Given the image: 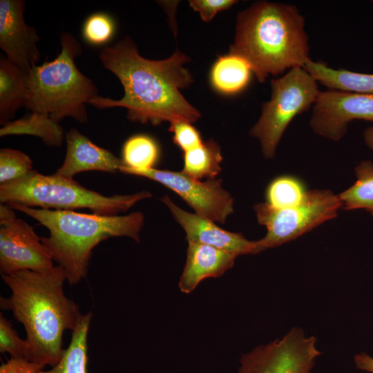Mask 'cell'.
Wrapping results in <instances>:
<instances>
[{
	"instance_id": "obj_11",
	"label": "cell",
	"mask_w": 373,
	"mask_h": 373,
	"mask_svg": "<svg viewBox=\"0 0 373 373\" xmlns=\"http://www.w3.org/2000/svg\"><path fill=\"white\" fill-rule=\"evenodd\" d=\"M356 119L373 122V95L329 89L320 91L309 125L316 134L338 141Z\"/></svg>"
},
{
	"instance_id": "obj_10",
	"label": "cell",
	"mask_w": 373,
	"mask_h": 373,
	"mask_svg": "<svg viewBox=\"0 0 373 373\" xmlns=\"http://www.w3.org/2000/svg\"><path fill=\"white\" fill-rule=\"evenodd\" d=\"M134 175L156 181L179 195L195 213L213 222L224 223L233 211V200L220 179L201 181L182 171L160 170L136 172Z\"/></svg>"
},
{
	"instance_id": "obj_21",
	"label": "cell",
	"mask_w": 373,
	"mask_h": 373,
	"mask_svg": "<svg viewBox=\"0 0 373 373\" xmlns=\"http://www.w3.org/2000/svg\"><path fill=\"white\" fill-rule=\"evenodd\" d=\"M91 318V312L82 315L61 360L51 369L43 370L41 373H88L87 338Z\"/></svg>"
},
{
	"instance_id": "obj_26",
	"label": "cell",
	"mask_w": 373,
	"mask_h": 373,
	"mask_svg": "<svg viewBox=\"0 0 373 373\" xmlns=\"http://www.w3.org/2000/svg\"><path fill=\"white\" fill-rule=\"evenodd\" d=\"M32 170V162L23 152L10 148L0 150V184L17 180Z\"/></svg>"
},
{
	"instance_id": "obj_8",
	"label": "cell",
	"mask_w": 373,
	"mask_h": 373,
	"mask_svg": "<svg viewBox=\"0 0 373 373\" xmlns=\"http://www.w3.org/2000/svg\"><path fill=\"white\" fill-rule=\"evenodd\" d=\"M343 207L338 195L328 190L307 191L298 204L277 209L266 202L254 206L258 222L266 235L257 240L262 250L278 247L337 216Z\"/></svg>"
},
{
	"instance_id": "obj_15",
	"label": "cell",
	"mask_w": 373,
	"mask_h": 373,
	"mask_svg": "<svg viewBox=\"0 0 373 373\" xmlns=\"http://www.w3.org/2000/svg\"><path fill=\"white\" fill-rule=\"evenodd\" d=\"M65 141L66 154L62 164L55 173L57 175L73 178L84 171L115 173L125 166L121 158L95 144L76 128H71L66 133Z\"/></svg>"
},
{
	"instance_id": "obj_3",
	"label": "cell",
	"mask_w": 373,
	"mask_h": 373,
	"mask_svg": "<svg viewBox=\"0 0 373 373\" xmlns=\"http://www.w3.org/2000/svg\"><path fill=\"white\" fill-rule=\"evenodd\" d=\"M230 52L244 58L260 82L303 67L310 59L304 17L293 5L255 3L238 15Z\"/></svg>"
},
{
	"instance_id": "obj_2",
	"label": "cell",
	"mask_w": 373,
	"mask_h": 373,
	"mask_svg": "<svg viewBox=\"0 0 373 373\" xmlns=\"http://www.w3.org/2000/svg\"><path fill=\"white\" fill-rule=\"evenodd\" d=\"M1 277L12 293L8 298H1V308L11 310L23 325L29 345L27 359L44 367L55 365L65 351L64 332L73 331L82 316L78 306L64 294V270L58 265Z\"/></svg>"
},
{
	"instance_id": "obj_12",
	"label": "cell",
	"mask_w": 373,
	"mask_h": 373,
	"mask_svg": "<svg viewBox=\"0 0 373 373\" xmlns=\"http://www.w3.org/2000/svg\"><path fill=\"white\" fill-rule=\"evenodd\" d=\"M53 267V260L41 238L26 222L16 218L1 224V274H11L22 270L43 271Z\"/></svg>"
},
{
	"instance_id": "obj_31",
	"label": "cell",
	"mask_w": 373,
	"mask_h": 373,
	"mask_svg": "<svg viewBox=\"0 0 373 373\" xmlns=\"http://www.w3.org/2000/svg\"><path fill=\"white\" fill-rule=\"evenodd\" d=\"M44 366L25 358H10L0 366V373H41Z\"/></svg>"
},
{
	"instance_id": "obj_16",
	"label": "cell",
	"mask_w": 373,
	"mask_h": 373,
	"mask_svg": "<svg viewBox=\"0 0 373 373\" xmlns=\"http://www.w3.org/2000/svg\"><path fill=\"white\" fill-rule=\"evenodd\" d=\"M238 256L209 245L188 242L186 262L178 284L180 291L189 294L203 280L221 276L233 267Z\"/></svg>"
},
{
	"instance_id": "obj_5",
	"label": "cell",
	"mask_w": 373,
	"mask_h": 373,
	"mask_svg": "<svg viewBox=\"0 0 373 373\" xmlns=\"http://www.w3.org/2000/svg\"><path fill=\"white\" fill-rule=\"evenodd\" d=\"M81 52L77 39L70 32L62 33L57 56L27 72L28 93L24 107L31 112L48 115L59 122L67 117L86 122V105L98 96V90L76 66L75 59Z\"/></svg>"
},
{
	"instance_id": "obj_23",
	"label": "cell",
	"mask_w": 373,
	"mask_h": 373,
	"mask_svg": "<svg viewBox=\"0 0 373 373\" xmlns=\"http://www.w3.org/2000/svg\"><path fill=\"white\" fill-rule=\"evenodd\" d=\"M182 171L187 175L200 180L214 179L221 171L222 156L219 145L212 140L184 152Z\"/></svg>"
},
{
	"instance_id": "obj_28",
	"label": "cell",
	"mask_w": 373,
	"mask_h": 373,
	"mask_svg": "<svg viewBox=\"0 0 373 373\" xmlns=\"http://www.w3.org/2000/svg\"><path fill=\"white\" fill-rule=\"evenodd\" d=\"M0 352L8 353L10 358H27L29 354L27 341L18 336L10 321L2 314L0 315Z\"/></svg>"
},
{
	"instance_id": "obj_33",
	"label": "cell",
	"mask_w": 373,
	"mask_h": 373,
	"mask_svg": "<svg viewBox=\"0 0 373 373\" xmlns=\"http://www.w3.org/2000/svg\"><path fill=\"white\" fill-rule=\"evenodd\" d=\"M14 209L8 204H1L0 205V224H3L16 218Z\"/></svg>"
},
{
	"instance_id": "obj_24",
	"label": "cell",
	"mask_w": 373,
	"mask_h": 373,
	"mask_svg": "<svg viewBox=\"0 0 373 373\" xmlns=\"http://www.w3.org/2000/svg\"><path fill=\"white\" fill-rule=\"evenodd\" d=\"M354 171L356 181L338 195L342 207L347 210L363 209L373 217V162L363 161Z\"/></svg>"
},
{
	"instance_id": "obj_20",
	"label": "cell",
	"mask_w": 373,
	"mask_h": 373,
	"mask_svg": "<svg viewBox=\"0 0 373 373\" xmlns=\"http://www.w3.org/2000/svg\"><path fill=\"white\" fill-rule=\"evenodd\" d=\"M252 70L249 63L240 55L229 52L218 57L211 70L213 88L224 94L237 93L249 84Z\"/></svg>"
},
{
	"instance_id": "obj_29",
	"label": "cell",
	"mask_w": 373,
	"mask_h": 373,
	"mask_svg": "<svg viewBox=\"0 0 373 373\" xmlns=\"http://www.w3.org/2000/svg\"><path fill=\"white\" fill-rule=\"evenodd\" d=\"M169 131L173 133L174 143L184 152L200 146L202 140L199 131L186 122H175L171 124Z\"/></svg>"
},
{
	"instance_id": "obj_19",
	"label": "cell",
	"mask_w": 373,
	"mask_h": 373,
	"mask_svg": "<svg viewBox=\"0 0 373 373\" xmlns=\"http://www.w3.org/2000/svg\"><path fill=\"white\" fill-rule=\"evenodd\" d=\"M28 135L39 137L46 145L59 147L66 140V135L59 122L48 115L31 112L10 121L0 128V136Z\"/></svg>"
},
{
	"instance_id": "obj_7",
	"label": "cell",
	"mask_w": 373,
	"mask_h": 373,
	"mask_svg": "<svg viewBox=\"0 0 373 373\" xmlns=\"http://www.w3.org/2000/svg\"><path fill=\"white\" fill-rule=\"evenodd\" d=\"M270 99L263 103L262 113L251 130L258 139L263 155L274 158L277 146L293 119L314 104L320 90L317 81L303 68H293L271 82Z\"/></svg>"
},
{
	"instance_id": "obj_34",
	"label": "cell",
	"mask_w": 373,
	"mask_h": 373,
	"mask_svg": "<svg viewBox=\"0 0 373 373\" xmlns=\"http://www.w3.org/2000/svg\"><path fill=\"white\" fill-rule=\"evenodd\" d=\"M363 139L367 147L373 151V126H370L365 129Z\"/></svg>"
},
{
	"instance_id": "obj_32",
	"label": "cell",
	"mask_w": 373,
	"mask_h": 373,
	"mask_svg": "<svg viewBox=\"0 0 373 373\" xmlns=\"http://www.w3.org/2000/svg\"><path fill=\"white\" fill-rule=\"evenodd\" d=\"M354 361L356 367L370 373H373V357L362 352L354 356Z\"/></svg>"
},
{
	"instance_id": "obj_17",
	"label": "cell",
	"mask_w": 373,
	"mask_h": 373,
	"mask_svg": "<svg viewBox=\"0 0 373 373\" xmlns=\"http://www.w3.org/2000/svg\"><path fill=\"white\" fill-rule=\"evenodd\" d=\"M27 72L9 61L0 57V124L10 122L15 113L25 106L27 98Z\"/></svg>"
},
{
	"instance_id": "obj_22",
	"label": "cell",
	"mask_w": 373,
	"mask_h": 373,
	"mask_svg": "<svg viewBox=\"0 0 373 373\" xmlns=\"http://www.w3.org/2000/svg\"><path fill=\"white\" fill-rule=\"evenodd\" d=\"M157 142L151 136L137 134L128 138L122 149V160L125 164L121 172L131 174L155 169L160 159Z\"/></svg>"
},
{
	"instance_id": "obj_6",
	"label": "cell",
	"mask_w": 373,
	"mask_h": 373,
	"mask_svg": "<svg viewBox=\"0 0 373 373\" xmlns=\"http://www.w3.org/2000/svg\"><path fill=\"white\" fill-rule=\"evenodd\" d=\"M147 191L106 196L82 186L71 178L44 175L32 170L25 176L0 184L1 204H17L44 209H89L99 215H117L137 202L151 197Z\"/></svg>"
},
{
	"instance_id": "obj_27",
	"label": "cell",
	"mask_w": 373,
	"mask_h": 373,
	"mask_svg": "<svg viewBox=\"0 0 373 373\" xmlns=\"http://www.w3.org/2000/svg\"><path fill=\"white\" fill-rule=\"evenodd\" d=\"M115 32V23L111 15L95 12L84 21L82 34L85 41L92 46H103L112 39Z\"/></svg>"
},
{
	"instance_id": "obj_1",
	"label": "cell",
	"mask_w": 373,
	"mask_h": 373,
	"mask_svg": "<svg viewBox=\"0 0 373 373\" xmlns=\"http://www.w3.org/2000/svg\"><path fill=\"white\" fill-rule=\"evenodd\" d=\"M102 66L115 75L124 88L119 99L97 96L88 104L96 108L122 107L128 118L142 124L163 122H195L200 112L181 94L192 76L184 64L189 61L177 50L170 57L151 60L141 56L131 37L126 36L99 54Z\"/></svg>"
},
{
	"instance_id": "obj_4",
	"label": "cell",
	"mask_w": 373,
	"mask_h": 373,
	"mask_svg": "<svg viewBox=\"0 0 373 373\" xmlns=\"http://www.w3.org/2000/svg\"><path fill=\"white\" fill-rule=\"evenodd\" d=\"M37 220L50 232L41 242L53 261L65 271L71 285L87 275L93 249L113 237L126 236L140 242L144 224L140 212L128 215L86 214L72 210L38 209L17 204H8Z\"/></svg>"
},
{
	"instance_id": "obj_18",
	"label": "cell",
	"mask_w": 373,
	"mask_h": 373,
	"mask_svg": "<svg viewBox=\"0 0 373 373\" xmlns=\"http://www.w3.org/2000/svg\"><path fill=\"white\" fill-rule=\"evenodd\" d=\"M303 68L317 82L330 90L373 95V74L334 69L311 59Z\"/></svg>"
},
{
	"instance_id": "obj_13",
	"label": "cell",
	"mask_w": 373,
	"mask_h": 373,
	"mask_svg": "<svg viewBox=\"0 0 373 373\" xmlns=\"http://www.w3.org/2000/svg\"><path fill=\"white\" fill-rule=\"evenodd\" d=\"M22 0L0 1V48L6 58L28 72L40 59L37 30L26 24Z\"/></svg>"
},
{
	"instance_id": "obj_9",
	"label": "cell",
	"mask_w": 373,
	"mask_h": 373,
	"mask_svg": "<svg viewBox=\"0 0 373 373\" xmlns=\"http://www.w3.org/2000/svg\"><path fill=\"white\" fill-rule=\"evenodd\" d=\"M316 338L294 327L283 338L242 354L238 373H312L321 354Z\"/></svg>"
},
{
	"instance_id": "obj_25",
	"label": "cell",
	"mask_w": 373,
	"mask_h": 373,
	"mask_svg": "<svg viewBox=\"0 0 373 373\" xmlns=\"http://www.w3.org/2000/svg\"><path fill=\"white\" fill-rule=\"evenodd\" d=\"M306 192L303 183L297 178L278 176L267 187L266 203L277 209L295 206L302 201Z\"/></svg>"
},
{
	"instance_id": "obj_30",
	"label": "cell",
	"mask_w": 373,
	"mask_h": 373,
	"mask_svg": "<svg viewBox=\"0 0 373 373\" xmlns=\"http://www.w3.org/2000/svg\"><path fill=\"white\" fill-rule=\"evenodd\" d=\"M237 1L234 0H192L190 6L200 13L204 21H210L220 11L228 9Z\"/></svg>"
},
{
	"instance_id": "obj_14",
	"label": "cell",
	"mask_w": 373,
	"mask_h": 373,
	"mask_svg": "<svg viewBox=\"0 0 373 373\" xmlns=\"http://www.w3.org/2000/svg\"><path fill=\"white\" fill-rule=\"evenodd\" d=\"M161 200L183 228L188 242L209 245L238 256L256 254L263 251L258 241L249 240L241 233L226 231L212 220L183 210L168 195H164Z\"/></svg>"
}]
</instances>
